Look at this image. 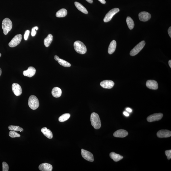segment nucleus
I'll list each match as a JSON object with an SVG mask.
<instances>
[{"label":"nucleus","instance_id":"nucleus-1","mask_svg":"<svg viewBox=\"0 0 171 171\" xmlns=\"http://www.w3.org/2000/svg\"><path fill=\"white\" fill-rule=\"evenodd\" d=\"M90 121L91 125L96 129H98L101 128V123L100 119L97 113L93 112L91 114L90 117Z\"/></svg>","mask_w":171,"mask_h":171},{"label":"nucleus","instance_id":"nucleus-2","mask_svg":"<svg viewBox=\"0 0 171 171\" xmlns=\"http://www.w3.org/2000/svg\"><path fill=\"white\" fill-rule=\"evenodd\" d=\"M74 50L78 53L84 54L86 53L87 48L85 44L80 41H77L74 44Z\"/></svg>","mask_w":171,"mask_h":171},{"label":"nucleus","instance_id":"nucleus-3","mask_svg":"<svg viewBox=\"0 0 171 171\" xmlns=\"http://www.w3.org/2000/svg\"><path fill=\"white\" fill-rule=\"evenodd\" d=\"M2 26L4 34L5 35H7L12 29V22L9 18H4L3 21Z\"/></svg>","mask_w":171,"mask_h":171},{"label":"nucleus","instance_id":"nucleus-4","mask_svg":"<svg viewBox=\"0 0 171 171\" xmlns=\"http://www.w3.org/2000/svg\"><path fill=\"white\" fill-rule=\"evenodd\" d=\"M28 105L31 109L33 110H36L39 107V99L35 96L32 95L28 99Z\"/></svg>","mask_w":171,"mask_h":171},{"label":"nucleus","instance_id":"nucleus-5","mask_svg":"<svg viewBox=\"0 0 171 171\" xmlns=\"http://www.w3.org/2000/svg\"><path fill=\"white\" fill-rule=\"evenodd\" d=\"M145 44V42L144 41H142L139 42L131 50L130 52V55L131 56H134L137 55L143 49Z\"/></svg>","mask_w":171,"mask_h":171},{"label":"nucleus","instance_id":"nucleus-6","mask_svg":"<svg viewBox=\"0 0 171 171\" xmlns=\"http://www.w3.org/2000/svg\"><path fill=\"white\" fill-rule=\"evenodd\" d=\"M120 9L118 8H115L109 11L105 16L104 18V22L110 21L112 20V17L117 13L119 12Z\"/></svg>","mask_w":171,"mask_h":171},{"label":"nucleus","instance_id":"nucleus-7","mask_svg":"<svg viewBox=\"0 0 171 171\" xmlns=\"http://www.w3.org/2000/svg\"><path fill=\"white\" fill-rule=\"evenodd\" d=\"M22 39V36L21 34H17L13 38L12 40L9 43V45L11 47H14L20 44Z\"/></svg>","mask_w":171,"mask_h":171},{"label":"nucleus","instance_id":"nucleus-8","mask_svg":"<svg viewBox=\"0 0 171 171\" xmlns=\"http://www.w3.org/2000/svg\"><path fill=\"white\" fill-rule=\"evenodd\" d=\"M81 154L82 157L87 161L93 162L94 161V158L93 155L90 152L82 149Z\"/></svg>","mask_w":171,"mask_h":171},{"label":"nucleus","instance_id":"nucleus-9","mask_svg":"<svg viewBox=\"0 0 171 171\" xmlns=\"http://www.w3.org/2000/svg\"><path fill=\"white\" fill-rule=\"evenodd\" d=\"M163 114L160 113L153 114L147 117V120L149 122L159 121L163 118Z\"/></svg>","mask_w":171,"mask_h":171},{"label":"nucleus","instance_id":"nucleus-10","mask_svg":"<svg viewBox=\"0 0 171 171\" xmlns=\"http://www.w3.org/2000/svg\"><path fill=\"white\" fill-rule=\"evenodd\" d=\"M157 136L159 138H167L171 137V131L167 130H161L157 133Z\"/></svg>","mask_w":171,"mask_h":171},{"label":"nucleus","instance_id":"nucleus-11","mask_svg":"<svg viewBox=\"0 0 171 171\" xmlns=\"http://www.w3.org/2000/svg\"><path fill=\"white\" fill-rule=\"evenodd\" d=\"M13 92L15 96H20L22 93V89L21 87L18 84L14 83L12 85Z\"/></svg>","mask_w":171,"mask_h":171},{"label":"nucleus","instance_id":"nucleus-12","mask_svg":"<svg viewBox=\"0 0 171 171\" xmlns=\"http://www.w3.org/2000/svg\"><path fill=\"white\" fill-rule=\"evenodd\" d=\"M139 20L141 21L146 22L150 20L151 15L148 12H142L139 14Z\"/></svg>","mask_w":171,"mask_h":171},{"label":"nucleus","instance_id":"nucleus-13","mask_svg":"<svg viewBox=\"0 0 171 171\" xmlns=\"http://www.w3.org/2000/svg\"><path fill=\"white\" fill-rule=\"evenodd\" d=\"M100 85L103 88L111 89L113 88L115 85V83L112 80H104L101 82Z\"/></svg>","mask_w":171,"mask_h":171},{"label":"nucleus","instance_id":"nucleus-14","mask_svg":"<svg viewBox=\"0 0 171 171\" xmlns=\"http://www.w3.org/2000/svg\"><path fill=\"white\" fill-rule=\"evenodd\" d=\"M36 72V70L34 67L30 66L27 70L23 71V74L25 76L31 77L35 75Z\"/></svg>","mask_w":171,"mask_h":171},{"label":"nucleus","instance_id":"nucleus-15","mask_svg":"<svg viewBox=\"0 0 171 171\" xmlns=\"http://www.w3.org/2000/svg\"><path fill=\"white\" fill-rule=\"evenodd\" d=\"M127 131L123 129H120L114 132L113 135L114 137H124L128 135Z\"/></svg>","mask_w":171,"mask_h":171},{"label":"nucleus","instance_id":"nucleus-16","mask_svg":"<svg viewBox=\"0 0 171 171\" xmlns=\"http://www.w3.org/2000/svg\"><path fill=\"white\" fill-rule=\"evenodd\" d=\"M146 86L147 88L153 90L157 89L158 88V84L156 81L153 80H149L147 81Z\"/></svg>","mask_w":171,"mask_h":171},{"label":"nucleus","instance_id":"nucleus-17","mask_svg":"<svg viewBox=\"0 0 171 171\" xmlns=\"http://www.w3.org/2000/svg\"><path fill=\"white\" fill-rule=\"evenodd\" d=\"M39 169V170L42 171H51L53 167L51 164L44 163L40 165Z\"/></svg>","mask_w":171,"mask_h":171},{"label":"nucleus","instance_id":"nucleus-18","mask_svg":"<svg viewBox=\"0 0 171 171\" xmlns=\"http://www.w3.org/2000/svg\"><path fill=\"white\" fill-rule=\"evenodd\" d=\"M41 132L46 137L49 139H51L53 138V134L51 131L46 127H44L41 129Z\"/></svg>","mask_w":171,"mask_h":171},{"label":"nucleus","instance_id":"nucleus-19","mask_svg":"<svg viewBox=\"0 0 171 171\" xmlns=\"http://www.w3.org/2000/svg\"><path fill=\"white\" fill-rule=\"evenodd\" d=\"M116 42L115 40H112L111 42L108 49V53L109 54H112L115 51L116 47Z\"/></svg>","mask_w":171,"mask_h":171},{"label":"nucleus","instance_id":"nucleus-20","mask_svg":"<svg viewBox=\"0 0 171 171\" xmlns=\"http://www.w3.org/2000/svg\"><path fill=\"white\" fill-rule=\"evenodd\" d=\"M61 89L58 87H55L52 90V94L55 98L60 97L61 96Z\"/></svg>","mask_w":171,"mask_h":171},{"label":"nucleus","instance_id":"nucleus-21","mask_svg":"<svg viewBox=\"0 0 171 171\" xmlns=\"http://www.w3.org/2000/svg\"><path fill=\"white\" fill-rule=\"evenodd\" d=\"M110 156L111 159L115 162H118L122 159L123 157L121 155L115 153V152H112L110 154Z\"/></svg>","mask_w":171,"mask_h":171},{"label":"nucleus","instance_id":"nucleus-22","mask_svg":"<svg viewBox=\"0 0 171 171\" xmlns=\"http://www.w3.org/2000/svg\"><path fill=\"white\" fill-rule=\"evenodd\" d=\"M74 4H75L76 7L80 12L85 14H88V12L86 9L80 3L77 2H74Z\"/></svg>","mask_w":171,"mask_h":171},{"label":"nucleus","instance_id":"nucleus-23","mask_svg":"<svg viewBox=\"0 0 171 171\" xmlns=\"http://www.w3.org/2000/svg\"><path fill=\"white\" fill-rule=\"evenodd\" d=\"M53 36L51 34H49L44 39V44L46 47H48L53 41Z\"/></svg>","mask_w":171,"mask_h":171},{"label":"nucleus","instance_id":"nucleus-24","mask_svg":"<svg viewBox=\"0 0 171 171\" xmlns=\"http://www.w3.org/2000/svg\"><path fill=\"white\" fill-rule=\"evenodd\" d=\"M67 11L66 9H61L56 13V17H65L67 15Z\"/></svg>","mask_w":171,"mask_h":171},{"label":"nucleus","instance_id":"nucleus-25","mask_svg":"<svg viewBox=\"0 0 171 171\" xmlns=\"http://www.w3.org/2000/svg\"><path fill=\"white\" fill-rule=\"evenodd\" d=\"M128 28L130 30H132L134 26V23L132 19L130 17H127L126 20Z\"/></svg>","mask_w":171,"mask_h":171},{"label":"nucleus","instance_id":"nucleus-26","mask_svg":"<svg viewBox=\"0 0 171 171\" xmlns=\"http://www.w3.org/2000/svg\"><path fill=\"white\" fill-rule=\"evenodd\" d=\"M70 116L69 113H65L61 116L59 118L58 120L60 122H63L66 121L69 118Z\"/></svg>","mask_w":171,"mask_h":171},{"label":"nucleus","instance_id":"nucleus-27","mask_svg":"<svg viewBox=\"0 0 171 171\" xmlns=\"http://www.w3.org/2000/svg\"><path fill=\"white\" fill-rule=\"evenodd\" d=\"M58 62L60 65L64 67H69L71 66L70 63L61 59H59L58 61Z\"/></svg>","mask_w":171,"mask_h":171},{"label":"nucleus","instance_id":"nucleus-28","mask_svg":"<svg viewBox=\"0 0 171 171\" xmlns=\"http://www.w3.org/2000/svg\"><path fill=\"white\" fill-rule=\"evenodd\" d=\"M8 129L10 130L16 131H20V132H22V131H23V128L20 127L19 126H12V125L9 126L8 127Z\"/></svg>","mask_w":171,"mask_h":171},{"label":"nucleus","instance_id":"nucleus-29","mask_svg":"<svg viewBox=\"0 0 171 171\" xmlns=\"http://www.w3.org/2000/svg\"><path fill=\"white\" fill-rule=\"evenodd\" d=\"M9 135L12 138H15L16 137H20V135L18 133L16 132V131H10Z\"/></svg>","mask_w":171,"mask_h":171},{"label":"nucleus","instance_id":"nucleus-30","mask_svg":"<svg viewBox=\"0 0 171 171\" xmlns=\"http://www.w3.org/2000/svg\"><path fill=\"white\" fill-rule=\"evenodd\" d=\"M3 171H8L9 170V167L8 165L5 162L2 163Z\"/></svg>","mask_w":171,"mask_h":171},{"label":"nucleus","instance_id":"nucleus-31","mask_svg":"<svg viewBox=\"0 0 171 171\" xmlns=\"http://www.w3.org/2000/svg\"><path fill=\"white\" fill-rule=\"evenodd\" d=\"M39 29V28L37 26H36L33 27L32 28L31 31V36H35L36 34V30H37Z\"/></svg>","mask_w":171,"mask_h":171},{"label":"nucleus","instance_id":"nucleus-32","mask_svg":"<svg viewBox=\"0 0 171 171\" xmlns=\"http://www.w3.org/2000/svg\"><path fill=\"white\" fill-rule=\"evenodd\" d=\"M165 154L167 156V159L168 160L170 159L171 158V150H166Z\"/></svg>","mask_w":171,"mask_h":171},{"label":"nucleus","instance_id":"nucleus-33","mask_svg":"<svg viewBox=\"0 0 171 171\" xmlns=\"http://www.w3.org/2000/svg\"><path fill=\"white\" fill-rule=\"evenodd\" d=\"M30 33V31L29 30H27V31H25L24 36V39L25 40H27Z\"/></svg>","mask_w":171,"mask_h":171},{"label":"nucleus","instance_id":"nucleus-34","mask_svg":"<svg viewBox=\"0 0 171 171\" xmlns=\"http://www.w3.org/2000/svg\"><path fill=\"white\" fill-rule=\"evenodd\" d=\"M168 33L169 34V36L171 38V27H169V28L168 30Z\"/></svg>","mask_w":171,"mask_h":171},{"label":"nucleus","instance_id":"nucleus-35","mask_svg":"<svg viewBox=\"0 0 171 171\" xmlns=\"http://www.w3.org/2000/svg\"><path fill=\"white\" fill-rule=\"evenodd\" d=\"M124 115L127 117H128L129 116V114L128 113V112H123Z\"/></svg>","mask_w":171,"mask_h":171},{"label":"nucleus","instance_id":"nucleus-36","mask_svg":"<svg viewBox=\"0 0 171 171\" xmlns=\"http://www.w3.org/2000/svg\"><path fill=\"white\" fill-rule=\"evenodd\" d=\"M54 59H55L56 60V61H58L59 60L60 58L58 56H57V55H55L54 56Z\"/></svg>","mask_w":171,"mask_h":171},{"label":"nucleus","instance_id":"nucleus-37","mask_svg":"<svg viewBox=\"0 0 171 171\" xmlns=\"http://www.w3.org/2000/svg\"><path fill=\"white\" fill-rule=\"evenodd\" d=\"M98 1L102 4H105L106 3V2L104 0H98Z\"/></svg>","mask_w":171,"mask_h":171},{"label":"nucleus","instance_id":"nucleus-38","mask_svg":"<svg viewBox=\"0 0 171 171\" xmlns=\"http://www.w3.org/2000/svg\"><path fill=\"white\" fill-rule=\"evenodd\" d=\"M126 110L127 111L130 112H132V109L130 108H127L126 109Z\"/></svg>","mask_w":171,"mask_h":171},{"label":"nucleus","instance_id":"nucleus-39","mask_svg":"<svg viewBox=\"0 0 171 171\" xmlns=\"http://www.w3.org/2000/svg\"><path fill=\"white\" fill-rule=\"evenodd\" d=\"M86 1L87 2H88L91 3H92L93 2V0H86Z\"/></svg>","mask_w":171,"mask_h":171},{"label":"nucleus","instance_id":"nucleus-40","mask_svg":"<svg viewBox=\"0 0 171 171\" xmlns=\"http://www.w3.org/2000/svg\"><path fill=\"white\" fill-rule=\"evenodd\" d=\"M169 66H170V67L171 68V60H169Z\"/></svg>","mask_w":171,"mask_h":171},{"label":"nucleus","instance_id":"nucleus-41","mask_svg":"<svg viewBox=\"0 0 171 171\" xmlns=\"http://www.w3.org/2000/svg\"><path fill=\"white\" fill-rule=\"evenodd\" d=\"M2 74V70H1V68H0V76H1V75Z\"/></svg>","mask_w":171,"mask_h":171},{"label":"nucleus","instance_id":"nucleus-42","mask_svg":"<svg viewBox=\"0 0 171 171\" xmlns=\"http://www.w3.org/2000/svg\"><path fill=\"white\" fill-rule=\"evenodd\" d=\"M1 53H0V57H1Z\"/></svg>","mask_w":171,"mask_h":171}]
</instances>
